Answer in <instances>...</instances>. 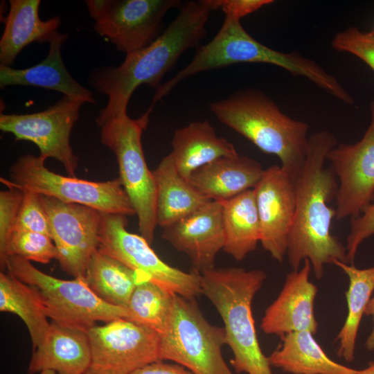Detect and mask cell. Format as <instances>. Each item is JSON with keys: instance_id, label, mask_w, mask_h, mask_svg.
Listing matches in <instances>:
<instances>
[{"instance_id": "obj_1", "label": "cell", "mask_w": 374, "mask_h": 374, "mask_svg": "<svg viewBox=\"0 0 374 374\" xmlns=\"http://www.w3.org/2000/svg\"><path fill=\"white\" fill-rule=\"evenodd\" d=\"M337 145L328 130L312 134L304 165L294 179L296 208L286 256L292 270L309 260L317 279L323 277L326 265L348 263L346 246L331 232L336 210L329 204L336 199L337 177L330 166H325L328 153Z\"/></svg>"}, {"instance_id": "obj_2", "label": "cell", "mask_w": 374, "mask_h": 374, "mask_svg": "<svg viewBox=\"0 0 374 374\" xmlns=\"http://www.w3.org/2000/svg\"><path fill=\"white\" fill-rule=\"evenodd\" d=\"M211 11L208 0L183 3L177 17L148 46L127 54L118 66L97 69L89 82L108 97L106 106L96 118L97 125L127 114L132 95L141 84L155 89L160 87L162 78L179 57L205 37Z\"/></svg>"}, {"instance_id": "obj_3", "label": "cell", "mask_w": 374, "mask_h": 374, "mask_svg": "<svg viewBox=\"0 0 374 374\" xmlns=\"http://www.w3.org/2000/svg\"><path fill=\"white\" fill-rule=\"evenodd\" d=\"M213 115L265 153L276 155L294 179L309 147V125L292 118L262 91L248 88L210 104Z\"/></svg>"}, {"instance_id": "obj_4", "label": "cell", "mask_w": 374, "mask_h": 374, "mask_svg": "<svg viewBox=\"0 0 374 374\" xmlns=\"http://www.w3.org/2000/svg\"><path fill=\"white\" fill-rule=\"evenodd\" d=\"M267 274L261 269L213 268L201 274V293L214 305L224 323L226 345L238 373L273 374L256 335L252 301Z\"/></svg>"}, {"instance_id": "obj_5", "label": "cell", "mask_w": 374, "mask_h": 374, "mask_svg": "<svg viewBox=\"0 0 374 374\" xmlns=\"http://www.w3.org/2000/svg\"><path fill=\"white\" fill-rule=\"evenodd\" d=\"M238 63H264L279 66L293 75L304 77L329 93L338 88V80L315 61L298 52L283 53L252 37L240 20L225 16L215 36L199 46L193 60L172 78L156 89L152 105L161 100L181 81L198 73Z\"/></svg>"}, {"instance_id": "obj_6", "label": "cell", "mask_w": 374, "mask_h": 374, "mask_svg": "<svg viewBox=\"0 0 374 374\" xmlns=\"http://www.w3.org/2000/svg\"><path fill=\"white\" fill-rule=\"evenodd\" d=\"M152 107L134 119L127 114L111 118L98 126L100 141L116 156L122 186L134 209L139 230L150 244L156 223V187L152 171L145 161L142 134L147 128Z\"/></svg>"}, {"instance_id": "obj_7", "label": "cell", "mask_w": 374, "mask_h": 374, "mask_svg": "<svg viewBox=\"0 0 374 374\" xmlns=\"http://www.w3.org/2000/svg\"><path fill=\"white\" fill-rule=\"evenodd\" d=\"M6 269L35 290L48 318L58 324L87 332L96 321L128 319L127 309L103 301L82 278H57L16 256L8 258Z\"/></svg>"}, {"instance_id": "obj_8", "label": "cell", "mask_w": 374, "mask_h": 374, "mask_svg": "<svg viewBox=\"0 0 374 374\" xmlns=\"http://www.w3.org/2000/svg\"><path fill=\"white\" fill-rule=\"evenodd\" d=\"M226 345L224 328L212 325L195 299L175 295L172 312L160 335L159 357L193 374H233L222 356Z\"/></svg>"}, {"instance_id": "obj_9", "label": "cell", "mask_w": 374, "mask_h": 374, "mask_svg": "<svg viewBox=\"0 0 374 374\" xmlns=\"http://www.w3.org/2000/svg\"><path fill=\"white\" fill-rule=\"evenodd\" d=\"M39 156L26 154L10 168V179L1 177L7 187L27 190L61 202L94 208L102 213L136 215L118 177L93 181L51 171Z\"/></svg>"}, {"instance_id": "obj_10", "label": "cell", "mask_w": 374, "mask_h": 374, "mask_svg": "<svg viewBox=\"0 0 374 374\" xmlns=\"http://www.w3.org/2000/svg\"><path fill=\"white\" fill-rule=\"evenodd\" d=\"M127 225L125 215L103 213L98 250L173 294L190 300L202 294L201 274L167 264L143 236L129 232Z\"/></svg>"}, {"instance_id": "obj_11", "label": "cell", "mask_w": 374, "mask_h": 374, "mask_svg": "<svg viewBox=\"0 0 374 374\" xmlns=\"http://www.w3.org/2000/svg\"><path fill=\"white\" fill-rule=\"evenodd\" d=\"M89 371L96 374H132L159 357L160 335L126 319L90 328Z\"/></svg>"}, {"instance_id": "obj_12", "label": "cell", "mask_w": 374, "mask_h": 374, "mask_svg": "<svg viewBox=\"0 0 374 374\" xmlns=\"http://www.w3.org/2000/svg\"><path fill=\"white\" fill-rule=\"evenodd\" d=\"M84 103L66 96L48 108L25 114L0 115V130L15 136V141L35 143L39 157L58 161L71 177H75L78 158L70 144L71 132Z\"/></svg>"}, {"instance_id": "obj_13", "label": "cell", "mask_w": 374, "mask_h": 374, "mask_svg": "<svg viewBox=\"0 0 374 374\" xmlns=\"http://www.w3.org/2000/svg\"><path fill=\"white\" fill-rule=\"evenodd\" d=\"M39 197L60 267L75 278H84L90 260L98 249L103 213L86 206Z\"/></svg>"}, {"instance_id": "obj_14", "label": "cell", "mask_w": 374, "mask_h": 374, "mask_svg": "<svg viewBox=\"0 0 374 374\" xmlns=\"http://www.w3.org/2000/svg\"><path fill=\"white\" fill-rule=\"evenodd\" d=\"M371 120L362 138L353 144L341 143L327 155L339 180L336 195L337 220L358 216L374 194V100Z\"/></svg>"}, {"instance_id": "obj_15", "label": "cell", "mask_w": 374, "mask_h": 374, "mask_svg": "<svg viewBox=\"0 0 374 374\" xmlns=\"http://www.w3.org/2000/svg\"><path fill=\"white\" fill-rule=\"evenodd\" d=\"M182 5L179 0H110L94 30L127 55L152 43L166 13Z\"/></svg>"}, {"instance_id": "obj_16", "label": "cell", "mask_w": 374, "mask_h": 374, "mask_svg": "<svg viewBox=\"0 0 374 374\" xmlns=\"http://www.w3.org/2000/svg\"><path fill=\"white\" fill-rule=\"evenodd\" d=\"M262 248L282 262L287 253L292 227L296 190L294 179L280 167L274 165L264 170L254 187Z\"/></svg>"}, {"instance_id": "obj_17", "label": "cell", "mask_w": 374, "mask_h": 374, "mask_svg": "<svg viewBox=\"0 0 374 374\" xmlns=\"http://www.w3.org/2000/svg\"><path fill=\"white\" fill-rule=\"evenodd\" d=\"M161 237L188 256L194 271L202 274L214 268L216 256L224 245L221 202H208L163 228Z\"/></svg>"}, {"instance_id": "obj_18", "label": "cell", "mask_w": 374, "mask_h": 374, "mask_svg": "<svg viewBox=\"0 0 374 374\" xmlns=\"http://www.w3.org/2000/svg\"><path fill=\"white\" fill-rule=\"evenodd\" d=\"M303 262L301 269L287 274L278 296L265 310L260 324L265 334L283 337L301 331L317 333L314 301L317 287L310 280V260Z\"/></svg>"}, {"instance_id": "obj_19", "label": "cell", "mask_w": 374, "mask_h": 374, "mask_svg": "<svg viewBox=\"0 0 374 374\" xmlns=\"http://www.w3.org/2000/svg\"><path fill=\"white\" fill-rule=\"evenodd\" d=\"M91 348L86 331L54 321L35 348L28 374L51 370L57 374H85L90 369Z\"/></svg>"}, {"instance_id": "obj_20", "label": "cell", "mask_w": 374, "mask_h": 374, "mask_svg": "<svg viewBox=\"0 0 374 374\" xmlns=\"http://www.w3.org/2000/svg\"><path fill=\"white\" fill-rule=\"evenodd\" d=\"M68 35L58 33L49 43L46 57L29 68L17 69L0 65V87L31 86L54 90L84 103H96L93 94L80 84L69 73L62 56L61 47Z\"/></svg>"}, {"instance_id": "obj_21", "label": "cell", "mask_w": 374, "mask_h": 374, "mask_svg": "<svg viewBox=\"0 0 374 374\" xmlns=\"http://www.w3.org/2000/svg\"><path fill=\"white\" fill-rule=\"evenodd\" d=\"M264 170L247 156L223 157L195 170L189 182L209 200L222 202L253 189Z\"/></svg>"}, {"instance_id": "obj_22", "label": "cell", "mask_w": 374, "mask_h": 374, "mask_svg": "<svg viewBox=\"0 0 374 374\" xmlns=\"http://www.w3.org/2000/svg\"><path fill=\"white\" fill-rule=\"evenodd\" d=\"M0 40V65L11 66L21 50L33 42L50 43L59 33V17L46 21L39 17V0H10Z\"/></svg>"}, {"instance_id": "obj_23", "label": "cell", "mask_w": 374, "mask_h": 374, "mask_svg": "<svg viewBox=\"0 0 374 374\" xmlns=\"http://www.w3.org/2000/svg\"><path fill=\"white\" fill-rule=\"evenodd\" d=\"M170 153L179 174L189 181L199 168L223 157L239 154L227 139L218 137L207 121H195L176 130Z\"/></svg>"}, {"instance_id": "obj_24", "label": "cell", "mask_w": 374, "mask_h": 374, "mask_svg": "<svg viewBox=\"0 0 374 374\" xmlns=\"http://www.w3.org/2000/svg\"><path fill=\"white\" fill-rule=\"evenodd\" d=\"M152 173L156 187V223L162 229L212 201L179 174L170 154L161 160Z\"/></svg>"}, {"instance_id": "obj_25", "label": "cell", "mask_w": 374, "mask_h": 374, "mask_svg": "<svg viewBox=\"0 0 374 374\" xmlns=\"http://www.w3.org/2000/svg\"><path fill=\"white\" fill-rule=\"evenodd\" d=\"M308 331L291 332L268 357L271 366L292 374H356L331 359Z\"/></svg>"}, {"instance_id": "obj_26", "label": "cell", "mask_w": 374, "mask_h": 374, "mask_svg": "<svg viewBox=\"0 0 374 374\" xmlns=\"http://www.w3.org/2000/svg\"><path fill=\"white\" fill-rule=\"evenodd\" d=\"M220 202L224 234L223 251L241 261L260 242V223L253 189Z\"/></svg>"}, {"instance_id": "obj_27", "label": "cell", "mask_w": 374, "mask_h": 374, "mask_svg": "<svg viewBox=\"0 0 374 374\" xmlns=\"http://www.w3.org/2000/svg\"><path fill=\"white\" fill-rule=\"evenodd\" d=\"M348 276L349 284L346 292L347 314L345 321L336 337L339 342L337 355L346 362L355 359L356 341L362 317L374 291V265L359 269L354 264L335 260Z\"/></svg>"}, {"instance_id": "obj_28", "label": "cell", "mask_w": 374, "mask_h": 374, "mask_svg": "<svg viewBox=\"0 0 374 374\" xmlns=\"http://www.w3.org/2000/svg\"><path fill=\"white\" fill-rule=\"evenodd\" d=\"M145 278L148 279L98 250L90 260L84 280L103 301L127 309L136 286Z\"/></svg>"}, {"instance_id": "obj_29", "label": "cell", "mask_w": 374, "mask_h": 374, "mask_svg": "<svg viewBox=\"0 0 374 374\" xmlns=\"http://www.w3.org/2000/svg\"><path fill=\"white\" fill-rule=\"evenodd\" d=\"M0 311L19 317L26 324L33 348L44 339L49 328L47 315L35 290L10 273H0Z\"/></svg>"}, {"instance_id": "obj_30", "label": "cell", "mask_w": 374, "mask_h": 374, "mask_svg": "<svg viewBox=\"0 0 374 374\" xmlns=\"http://www.w3.org/2000/svg\"><path fill=\"white\" fill-rule=\"evenodd\" d=\"M175 295L149 279L141 280L130 299L127 307V319L150 328L161 335L168 324Z\"/></svg>"}, {"instance_id": "obj_31", "label": "cell", "mask_w": 374, "mask_h": 374, "mask_svg": "<svg viewBox=\"0 0 374 374\" xmlns=\"http://www.w3.org/2000/svg\"><path fill=\"white\" fill-rule=\"evenodd\" d=\"M8 258L16 256L43 264L57 258V249L51 237L26 231L13 232L8 244Z\"/></svg>"}, {"instance_id": "obj_32", "label": "cell", "mask_w": 374, "mask_h": 374, "mask_svg": "<svg viewBox=\"0 0 374 374\" xmlns=\"http://www.w3.org/2000/svg\"><path fill=\"white\" fill-rule=\"evenodd\" d=\"M0 192V267L1 271L6 269L8 258V248L15 231L24 191L8 187Z\"/></svg>"}, {"instance_id": "obj_33", "label": "cell", "mask_w": 374, "mask_h": 374, "mask_svg": "<svg viewBox=\"0 0 374 374\" xmlns=\"http://www.w3.org/2000/svg\"><path fill=\"white\" fill-rule=\"evenodd\" d=\"M332 48L339 52L354 55L365 62L374 72V35L363 33L357 27L338 32L331 42Z\"/></svg>"}, {"instance_id": "obj_34", "label": "cell", "mask_w": 374, "mask_h": 374, "mask_svg": "<svg viewBox=\"0 0 374 374\" xmlns=\"http://www.w3.org/2000/svg\"><path fill=\"white\" fill-rule=\"evenodd\" d=\"M22 190L24 196L15 231L37 232L51 238L49 222L42 205L39 195L30 190Z\"/></svg>"}, {"instance_id": "obj_35", "label": "cell", "mask_w": 374, "mask_h": 374, "mask_svg": "<svg viewBox=\"0 0 374 374\" xmlns=\"http://www.w3.org/2000/svg\"><path fill=\"white\" fill-rule=\"evenodd\" d=\"M374 235V194L371 202L357 217L351 218L350 233L346 239V254L348 264H354L360 244Z\"/></svg>"}, {"instance_id": "obj_36", "label": "cell", "mask_w": 374, "mask_h": 374, "mask_svg": "<svg viewBox=\"0 0 374 374\" xmlns=\"http://www.w3.org/2000/svg\"><path fill=\"white\" fill-rule=\"evenodd\" d=\"M213 10L221 9L225 16L240 20L260 8L271 4L272 0H208Z\"/></svg>"}, {"instance_id": "obj_37", "label": "cell", "mask_w": 374, "mask_h": 374, "mask_svg": "<svg viewBox=\"0 0 374 374\" xmlns=\"http://www.w3.org/2000/svg\"><path fill=\"white\" fill-rule=\"evenodd\" d=\"M132 374H193L185 367L177 364L158 361L149 364Z\"/></svg>"}, {"instance_id": "obj_38", "label": "cell", "mask_w": 374, "mask_h": 374, "mask_svg": "<svg viewBox=\"0 0 374 374\" xmlns=\"http://www.w3.org/2000/svg\"><path fill=\"white\" fill-rule=\"evenodd\" d=\"M110 0H87L85 1L90 16L96 21L105 12Z\"/></svg>"}, {"instance_id": "obj_39", "label": "cell", "mask_w": 374, "mask_h": 374, "mask_svg": "<svg viewBox=\"0 0 374 374\" xmlns=\"http://www.w3.org/2000/svg\"><path fill=\"white\" fill-rule=\"evenodd\" d=\"M364 315L372 317L373 327L365 341V347L368 350H374V296L371 297L365 311Z\"/></svg>"}, {"instance_id": "obj_40", "label": "cell", "mask_w": 374, "mask_h": 374, "mask_svg": "<svg viewBox=\"0 0 374 374\" xmlns=\"http://www.w3.org/2000/svg\"><path fill=\"white\" fill-rule=\"evenodd\" d=\"M356 374H374V362H371L365 368L356 370Z\"/></svg>"}, {"instance_id": "obj_41", "label": "cell", "mask_w": 374, "mask_h": 374, "mask_svg": "<svg viewBox=\"0 0 374 374\" xmlns=\"http://www.w3.org/2000/svg\"><path fill=\"white\" fill-rule=\"evenodd\" d=\"M39 374H56V373L51 370H45L39 373Z\"/></svg>"}, {"instance_id": "obj_42", "label": "cell", "mask_w": 374, "mask_h": 374, "mask_svg": "<svg viewBox=\"0 0 374 374\" xmlns=\"http://www.w3.org/2000/svg\"><path fill=\"white\" fill-rule=\"evenodd\" d=\"M85 374H96V373H92V372H91V371H89L87 372Z\"/></svg>"}, {"instance_id": "obj_43", "label": "cell", "mask_w": 374, "mask_h": 374, "mask_svg": "<svg viewBox=\"0 0 374 374\" xmlns=\"http://www.w3.org/2000/svg\"><path fill=\"white\" fill-rule=\"evenodd\" d=\"M371 32H372V33H373V35H374V28H373V30Z\"/></svg>"}]
</instances>
